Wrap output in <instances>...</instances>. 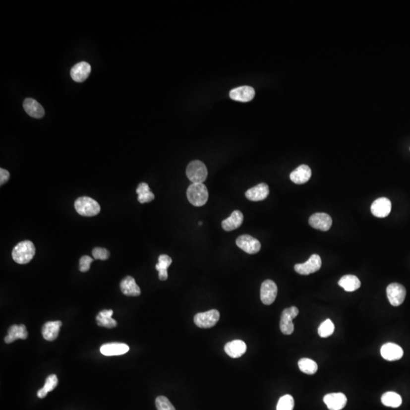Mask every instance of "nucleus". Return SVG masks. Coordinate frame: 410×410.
Returning a JSON list of instances; mask_svg holds the SVG:
<instances>
[{"label": "nucleus", "instance_id": "1", "mask_svg": "<svg viewBox=\"0 0 410 410\" xmlns=\"http://www.w3.org/2000/svg\"><path fill=\"white\" fill-rule=\"evenodd\" d=\"M35 251L34 243L29 240H25L15 245L11 252V256L18 264H28L34 258Z\"/></svg>", "mask_w": 410, "mask_h": 410}, {"label": "nucleus", "instance_id": "2", "mask_svg": "<svg viewBox=\"0 0 410 410\" xmlns=\"http://www.w3.org/2000/svg\"><path fill=\"white\" fill-rule=\"evenodd\" d=\"M208 188L203 183H192L187 189V198L194 206H203L208 201Z\"/></svg>", "mask_w": 410, "mask_h": 410}, {"label": "nucleus", "instance_id": "3", "mask_svg": "<svg viewBox=\"0 0 410 410\" xmlns=\"http://www.w3.org/2000/svg\"><path fill=\"white\" fill-rule=\"evenodd\" d=\"M75 208L77 212L84 217H94L101 211V206L98 201L90 197H81L75 202Z\"/></svg>", "mask_w": 410, "mask_h": 410}, {"label": "nucleus", "instance_id": "4", "mask_svg": "<svg viewBox=\"0 0 410 410\" xmlns=\"http://www.w3.org/2000/svg\"><path fill=\"white\" fill-rule=\"evenodd\" d=\"M186 175L192 183H203L208 177V169L201 161H191L187 167Z\"/></svg>", "mask_w": 410, "mask_h": 410}, {"label": "nucleus", "instance_id": "5", "mask_svg": "<svg viewBox=\"0 0 410 410\" xmlns=\"http://www.w3.org/2000/svg\"><path fill=\"white\" fill-rule=\"evenodd\" d=\"M219 319V311L212 309L205 312L198 313L194 318V321L198 328H211L215 326Z\"/></svg>", "mask_w": 410, "mask_h": 410}, {"label": "nucleus", "instance_id": "6", "mask_svg": "<svg viewBox=\"0 0 410 410\" xmlns=\"http://www.w3.org/2000/svg\"><path fill=\"white\" fill-rule=\"evenodd\" d=\"M298 315V309L295 306L286 308L281 315V332L286 335H291L294 331V324L293 320Z\"/></svg>", "mask_w": 410, "mask_h": 410}, {"label": "nucleus", "instance_id": "7", "mask_svg": "<svg viewBox=\"0 0 410 410\" xmlns=\"http://www.w3.org/2000/svg\"><path fill=\"white\" fill-rule=\"evenodd\" d=\"M322 265L321 257L316 254L311 255L306 262L295 264L294 269L301 275H309L321 269Z\"/></svg>", "mask_w": 410, "mask_h": 410}, {"label": "nucleus", "instance_id": "8", "mask_svg": "<svg viewBox=\"0 0 410 410\" xmlns=\"http://www.w3.org/2000/svg\"><path fill=\"white\" fill-rule=\"evenodd\" d=\"M387 295L393 306H399L405 300L407 291L404 286L394 283L387 287Z\"/></svg>", "mask_w": 410, "mask_h": 410}, {"label": "nucleus", "instance_id": "9", "mask_svg": "<svg viewBox=\"0 0 410 410\" xmlns=\"http://www.w3.org/2000/svg\"><path fill=\"white\" fill-rule=\"evenodd\" d=\"M235 242L238 248L250 255L256 254L261 250V245L259 241L250 235H240Z\"/></svg>", "mask_w": 410, "mask_h": 410}, {"label": "nucleus", "instance_id": "10", "mask_svg": "<svg viewBox=\"0 0 410 410\" xmlns=\"http://www.w3.org/2000/svg\"><path fill=\"white\" fill-rule=\"evenodd\" d=\"M277 295V287L271 280H267L261 284V300L263 304L270 305L275 301Z\"/></svg>", "mask_w": 410, "mask_h": 410}, {"label": "nucleus", "instance_id": "11", "mask_svg": "<svg viewBox=\"0 0 410 410\" xmlns=\"http://www.w3.org/2000/svg\"><path fill=\"white\" fill-rule=\"evenodd\" d=\"M310 226L313 228L321 231H329L332 226V218L325 213H316L309 218Z\"/></svg>", "mask_w": 410, "mask_h": 410}, {"label": "nucleus", "instance_id": "12", "mask_svg": "<svg viewBox=\"0 0 410 410\" xmlns=\"http://www.w3.org/2000/svg\"><path fill=\"white\" fill-rule=\"evenodd\" d=\"M371 214L376 218L388 217L391 211V201L387 198H378L371 204Z\"/></svg>", "mask_w": 410, "mask_h": 410}, {"label": "nucleus", "instance_id": "13", "mask_svg": "<svg viewBox=\"0 0 410 410\" xmlns=\"http://www.w3.org/2000/svg\"><path fill=\"white\" fill-rule=\"evenodd\" d=\"M324 404L330 410H341L347 404V398L343 393H332L324 397Z\"/></svg>", "mask_w": 410, "mask_h": 410}, {"label": "nucleus", "instance_id": "14", "mask_svg": "<svg viewBox=\"0 0 410 410\" xmlns=\"http://www.w3.org/2000/svg\"><path fill=\"white\" fill-rule=\"evenodd\" d=\"M255 91L250 86H242L234 88L230 92V97L238 102H249L255 98Z\"/></svg>", "mask_w": 410, "mask_h": 410}, {"label": "nucleus", "instance_id": "15", "mask_svg": "<svg viewBox=\"0 0 410 410\" xmlns=\"http://www.w3.org/2000/svg\"><path fill=\"white\" fill-rule=\"evenodd\" d=\"M381 355L385 360L396 361L402 358L404 351L400 346L393 343H388L381 347Z\"/></svg>", "mask_w": 410, "mask_h": 410}, {"label": "nucleus", "instance_id": "16", "mask_svg": "<svg viewBox=\"0 0 410 410\" xmlns=\"http://www.w3.org/2000/svg\"><path fill=\"white\" fill-rule=\"evenodd\" d=\"M91 71V67L86 62H81L75 64L70 71L71 78L76 82L81 83L85 81L89 76Z\"/></svg>", "mask_w": 410, "mask_h": 410}, {"label": "nucleus", "instance_id": "17", "mask_svg": "<svg viewBox=\"0 0 410 410\" xmlns=\"http://www.w3.org/2000/svg\"><path fill=\"white\" fill-rule=\"evenodd\" d=\"M129 351V347L125 344L121 343H111L104 344L100 349L101 353L107 356L111 355H123Z\"/></svg>", "mask_w": 410, "mask_h": 410}, {"label": "nucleus", "instance_id": "18", "mask_svg": "<svg viewBox=\"0 0 410 410\" xmlns=\"http://www.w3.org/2000/svg\"><path fill=\"white\" fill-rule=\"evenodd\" d=\"M247 346L244 341L235 340L227 343L224 347V351L229 356L239 358L246 352Z\"/></svg>", "mask_w": 410, "mask_h": 410}, {"label": "nucleus", "instance_id": "19", "mask_svg": "<svg viewBox=\"0 0 410 410\" xmlns=\"http://www.w3.org/2000/svg\"><path fill=\"white\" fill-rule=\"evenodd\" d=\"M269 195V187L267 184L261 183L249 188L245 192V197L250 201H259L265 199Z\"/></svg>", "mask_w": 410, "mask_h": 410}, {"label": "nucleus", "instance_id": "20", "mask_svg": "<svg viewBox=\"0 0 410 410\" xmlns=\"http://www.w3.org/2000/svg\"><path fill=\"white\" fill-rule=\"evenodd\" d=\"M311 176V171L308 166L301 165L291 174V179L294 183L301 185L306 183Z\"/></svg>", "mask_w": 410, "mask_h": 410}, {"label": "nucleus", "instance_id": "21", "mask_svg": "<svg viewBox=\"0 0 410 410\" xmlns=\"http://www.w3.org/2000/svg\"><path fill=\"white\" fill-rule=\"evenodd\" d=\"M120 289L124 295L127 296H138L141 294V290L135 282L133 277H125L120 284Z\"/></svg>", "mask_w": 410, "mask_h": 410}, {"label": "nucleus", "instance_id": "22", "mask_svg": "<svg viewBox=\"0 0 410 410\" xmlns=\"http://www.w3.org/2000/svg\"><path fill=\"white\" fill-rule=\"evenodd\" d=\"M62 324V322L60 321H49V322L46 323L42 328V335L44 339L48 341H55L58 337Z\"/></svg>", "mask_w": 410, "mask_h": 410}, {"label": "nucleus", "instance_id": "23", "mask_svg": "<svg viewBox=\"0 0 410 410\" xmlns=\"http://www.w3.org/2000/svg\"><path fill=\"white\" fill-rule=\"evenodd\" d=\"M23 107L25 109V112L30 116V117H34L36 118H42L44 116V108L42 106L32 98H27L23 103Z\"/></svg>", "mask_w": 410, "mask_h": 410}, {"label": "nucleus", "instance_id": "24", "mask_svg": "<svg viewBox=\"0 0 410 410\" xmlns=\"http://www.w3.org/2000/svg\"><path fill=\"white\" fill-rule=\"evenodd\" d=\"M28 331L24 324L12 325L8 331V335L5 337V342L11 344L18 339L25 340L28 338Z\"/></svg>", "mask_w": 410, "mask_h": 410}, {"label": "nucleus", "instance_id": "25", "mask_svg": "<svg viewBox=\"0 0 410 410\" xmlns=\"http://www.w3.org/2000/svg\"><path fill=\"white\" fill-rule=\"evenodd\" d=\"M243 219V214L241 211H234L231 217L222 221L223 229L229 232L236 230L242 225Z\"/></svg>", "mask_w": 410, "mask_h": 410}, {"label": "nucleus", "instance_id": "26", "mask_svg": "<svg viewBox=\"0 0 410 410\" xmlns=\"http://www.w3.org/2000/svg\"><path fill=\"white\" fill-rule=\"evenodd\" d=\"M338 284L347 292H354L361 287L359 279L354 275L344 276L340 280Z\"/></svg>", "mask_w": 410, "mask_h": 410}, {"label": "nucleus", "instance_id": "27", "mask_svg": "<svg viewBox=\"0 0 410 410\" xmlns=\"http://www.w3.org/2000/svg\"><path fill=\"white\" fill-rule=\"evenodd\" d=\"M113 310H104L98 314L96 318L98 325L104 328H113L117 327V322L112 318Z\"/></svg>", "mask_w": 410, "mask_h": 410}, {"label": "nucleus", "instance_id": "28", "mask_svg": "<svg viewBox=\"0 0 410 410\" xmlns=\"http://www.w3.org/2000/svg\"><path fill=\"white\" fill-rule=\"evenodd\" d=\"M172 258L167 255H160L158 263L156 264V269L159 272V279L164 281L168 278L167 269L172 264Z\"/></svg>", "mask_w": 410, "mask_h": 410}, {"label": "nucleus", "instance_id": "29", "mask_svg": "<svg viewBox=\"0 0 410 410\" xmlns=\"http://www.w3.org/2000/svg\"><path fill=\"white\" fill-rule=\"evenodd\" d=\"M136 193L138 195V201L141 204L151 202L155 198L153 192H151V190H150L149 185L145 182H142V183H140L138 185L136 189Z\"/></svg>", "mask_w": 410, "mask_h": 410}, {"label": "nucleus", "instance_id": "30", "mask_svg": "<svg viewBox=\"0 0 410 410\" xmlns=\"http://www.w3.org/2000/svg\"><path fill=\"white\" fill-rule=\"evenodd\" d=\"M381 402L386 407L397 408L402 404V397L395 392H387L381 397Z\"/></svg>", "mask_w": 410, "mask_h": 410}, {"label": "nucleus", "instance_id": "31", "mask_svg": "<svg viewBox=\"0 0 410 410\" xmlns=\"http://www.w3.org/2000/svg\"><path fill=\"white\" fill-rule=\"evenodd\" d=\"M298 368L301 372L307 375H314L318 371V365L315 361L308 358H302L298 361Z\"/></svg>", "mask_w": 410, "mask_h": 410}, {"label": "nucleus", "instance_id": "32", "mask_svg": "<svg viewBox=\"0 0 410 410\" xmlns=\"http://www.w3.org/2000/svg\"><path fill=\"white\" fill-rule=\"evenodd\" d=\"M57 385H58V378H57V375H50L46 380L44 388L38 391V397L39 398H44V397H47L48 393L54 391L57 388Z\"/></svg>", "mask_w": 410, "mask_h": 410}, {"label": "nucleus", "instance_id": "33", "mask_svg": "<svg viewBox=\"0 0 410 410\" xmlns=\"http://www.w3.org/2000/svg\"><path fill=\"white\" fill-rule=\"evenodd\" d=\"M334 330H335V327H334V323L331 321V319H327L324 322L321 323L318 328V334L320 337L326 338L334 334Z\"/></svg>", "mask_w": 410, "mask_h": 410}, {"label": "nucleus", "instance_id": "34", "mask_svg": "<svg viewBox=\"0 0 410 410\" xmlns=\"http://www.w3.org/2000/svg\"><path fill=\"white\" fill-rule=\"evenodd\" d=\"M294 399L291 395L283 396L277 403V410H293Z\"/></svg>", "mask_w": 410, "mask_h": 410}, {"label": "nucleus", "instance_id": "35", "mask_svg": "<svg viewBox=\"0 0 410 410\" xmlns=\"http://www.w3.org/2000/svg\"><path fill=\"white\" fill-rule=\"evenodd\" d=\"M156 407L158 410H176L175 407L171 404V401L164 396H160L155 401Z\"/></svg>", "mask_w": 410, "mask_h": 410}, {"label": "nucleus", "instance_id": "36", "mask_svg": "<svg viewBox=\"0 0 410 410\" xmlns=\"http://www.w3.org/2000/svg\"><path fill=\"white\" fill-rule=\"evenodd\" d=\"M92 255L94 259L105 261L108 259L110 257V251L104 248H94L92 251Z\"/></svg>", "mask_w": 410, "mask_h": 410}, {"label": "nucleus", "instance_id": "37", "mask_svg": "<svg viewBox=\"0 0 410 410\" xmlns=\"http://www.w3.org/2000/svg\"><path fill=\"white\" fill-rule=\"evenodd\" d=\"M93 261H94V259H92L91 257L88 256V255L81 257L79 262L80 271L81 272H87V271H89L90 268H91V264Z\"/></svg>", "mask_w": 410, "mask_h": 410}, {"label": "nucleus", "instance_id": "38", "mask_svg": "<svg viewBox=\"0 0 410 410\" xmlns=\"http://www.w3.org/2000/svg\"><path fill=\"white\" fill-rule=\"evenodd\" d=\"M9 172L5 169H0V185H2L8 181L9 178Z\"/></svg>", "mask_w": 410, "mask_h": 410}, {"label": "nucleus", "instance_id": "39", "mask_svg": "<svg viewBox=\"0 0 410 410\" xmlns=\"http://www.w3.org/2000/svg\"><path fill=\"white\" fill-rule=\"evenodd\" d=\"M199 225L200 226L202 225V222H199Z\"/></svg>", "mask_w": 410, "mask_h": 410}]
</instances>
